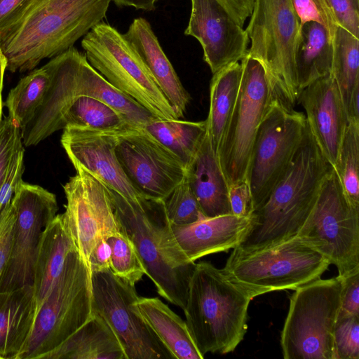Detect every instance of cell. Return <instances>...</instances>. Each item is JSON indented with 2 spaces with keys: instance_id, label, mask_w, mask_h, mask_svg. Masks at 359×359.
I'll return each instance as SVG.
<instances>
[{
  "instance_id": "obj_1",
  "label": "cell",
  "mask_w": 359,
  "mask_h": 359,
  "mask_svg": "<svg viewBox=\"0 0 359 359\" xmlns=\"http://www.w3.org/2000/svg\"><path fill=\"white\" fill-rule=\"evenodd\" d=\"M332 169L306 124L287 170L266 201L252 212L250 225L236 248L255 250L297 236Z\"/></svg>"
},
{
  "instance_id": "obj_2",
  "label": "cell",
  "mask_w": 359,
  "mask_h": 359,
  "mask_svg": "<svg viewBox=\"0 0 359 359\" xmlns=\"http://www.w3.org/2000/svg\"><path fill=\"white\" fill-rule=\"evenodd\" d=\"M113 0H39L0 38L6 69L24 72L74 46L106 15Z\"/></svg>"
},
{
  "instance_id": "obj_3",
  "label": "cell",
  "mask_w": 359,
  "mask_h": 359,
  "mask_svg": "<svg viewBox=\"0 0 359 359\" xmlns=\"http://www.w3.org/2000/svg\"><path fill=\"white\" fill-rule=\"evenodd\" d=\"M120 229L133 242L157 292L184 309L196 263L178 245L163 200L130 201L109 189Z\"/></svg>"
},
{
  "instance_id": "obj_4",
  "label": "cell",
  "mask_w": 359,
  "mask_h": 359,
  "mask_svg": "<svg viewBox=\"0 0 359 359\" xmlns=\"http://www.w3.org/2000/svg\"><path fill=\"white\" fill-rule=\"evenodd\" d=\"M252 299L209 262L196 264L183 309L200 353L226 354L243 341Z\"/></svg>"
},
{
  "instance_id": "obj_5",
  "label": "cell",
  "mask_w": 359,
  "mask_h": 359,
  "mask_svg": "<svg viewBox=\"0 0 359 359\" xmlns=\"http://www.w3.org/2000/svg\"><path fill=\"white\" fill-rule=\"evenodd\" d=\"M330 262L299 236L255 250L233 249L225 276L252 299L282 290H295L320 278Z\"/></svg>"
},
{
  "instance_id": "obj_6",
  "label": "cell",
  "mask_w": 359,
  "mask_h": 359,
  "mask_svg": "<svg viewBox=\"0 0 359 359\" xmlns=\"http://www.w3.org/2000/svg\"><path fill=\"white\" fill-rule=\"evenodd\" d=\"M92 316L91 273L74 249L38 310L29 337L15 359H42Z\"/></svg>"
},
{
  "instance_id": "obj_7",
  "label": "cell",
  "mask_w": 359,
  "mask_h": 359,
  "mask_svg": "<svg viewBox=\"0 0 359 359\" xmlns=\"http://www.w3.org/2000/svg\"><path fill=\"white\" fill-rule=\"evenodd\" d=\"M341 294L338 276L294 290L280 334L285 359H333V332Z\"/></svg>"
},
{
  "instance_id": "obj_8",
  "label": "cell",
  "mask_w": 359,
  "mask_h": 359,
  "mask_svg": "<svg viewBox=\"0 0 359 359\" xmlns=\"http://www.w3.org/2000/svg\"><path fill=\"white\" fill-rule=\"evenodd\" d=\"M90 65L108 82L161 119L179 118L154 77L123 34L100 22L83 38Z\"/></svg>"
},
{
  "instance_id": "obj_9",
  "label": "cell",
  "mask_w": 359,
  "mask_h": 359,
  "mask_svg": "<svg viewBox=\"0 0 359 359\" xmlns=\"http://www.w3.org/2000/svg\"><path fill=\"white\" fill-rule=\"evenodd\" d=\"M245 29L248 54L264 65L278 97L291 107L297 99L294 50L300 22L291 0H255Z\"/></svg>"
},
{
  "instance_id": "obj_10",
  "label": "cell",
  "mask_w": 359,
  "mask_h": 359,
  "mask_svg": "<svg viewBox=\"0 0 359 359\" xmlns=\"http://www.w3.org/2000/svg\"><path fill=\"white\" fill-rule=\"evenodd\" d=\"M242 76L236 106L217 153L228 187L247 181L259 125L275 97L262 63L248 53L241 60Z\"/></svg>"
},
{
  "instance_id": "obj_11",
  "label": "cell",
  "mask_w": 359,
  "mask_h": 359,
  "mask_svg": "<svg viewBox=\"0 0 359 359\" xmlns=\"http://www.w3.org/2000/svg\"><path fill=\"white\" fill-rule=\"evenodd\" d=\"M297 236L334 264L339 276L359 269V208L347 199L334 168Z\"/></svg>"
},
{
  "instance_id": "obj_12",
  "label": "cell",
  "mask_w": 359,
  "mask_h": 359,
  "mask_svg": "<svg viewBox=\"0 0 359 359\" xmlns=\"http://www.w3.org/2000/svg\"><path fill=\"white\" fill-rule=\"evenodd\" d=\"M306 127L304 113L275 97L258 128L249 165L253 211L266 201L287 170Z\"/></svg>"
},
{
  "instance_id": "obj_13",
  "label": "cell",
  "mask_w": 359,
  "mask_h": 359,
  "mask_svg": "<svg viewBox=\"0 0 359 359\" xmlns=\"http://www.w3.org/2000/svg\"><path fill=\"white\" fill-rule=\"evenodd\" d=\"M93 313L110 325L126 359L173 358L134 306L139 296L135 285L110 269L91 273Z\"/></svg>"
},
{
  "instance_id": "obj_14",
  "label": "cell",
  "mask_w": 359,
  "mask_h": 359,
  "mask_svg": "<svg viewBox=\"0 0 359 359\" xmlns=\"http://www.w3.org/2000/svg\"><path fill=\"white\" fill-rule=\"evenodd\" d=\"M16 210L8 262L0 279V292L32 285L37 247L46 226L56 216V196L23 181L12 198Z\"/></svg>"
},
{
  "instance_id": "obj_15",
  "label": "cell",
  "mask_w": 359,
  "mask_h": 359,
  "mask_svg": "<svg viewBox=\"0 0 359 359\" xmlns=\"http://www.w3.org/2000/svg\"><path fill=\"white\" fill-rule=\"evenodd\" d=\"M115 151L131 184L145 198L163 200L187 175L182 161L144 128L116 132Z\"/></svg>"
},
{
  "instance_id": "obj_16",
  "label": "cell",
  "mask_w": 359,
  "mask_h": 359,
  "mask_svg": "<svg viewBox=\"0 0 359 359\" xmlns=\"http://www.w3.org/2000/svg\"><path fill=\"white\" fill-rule=\"evenodd\" d=\"M74 168L76 174L63 187L67 204L62 215L76 248L88 266L96 244L120 227L108 188L86 169Z\"/></svg>"
},
{
  "instance_id": "obj_17",
  "label": "cell",
  "mask_w": 359,
  "mask_h": 359,
  "mask_svg": "<svg viewBox=\"0 0 359 359\" xmlns=\"http://www.w3.org/2000/svg\"><path fill=\"white\" fill-rule=\"evenodd\" d=\"M191 11L184 34L196 38L203 60L213 74L241 61L248 53L245 29L217 0H191Z\"/></svg>"
},
{
  "instance_id": "obj_18",
  "label": "cell",
  "mask_w": 359,
  "mask_h": 359,
  "mask_svg": "<svg viewBox=\"0 0 359 359\" xmlns=\"http://www.w3.org/2000/svg\"><path fill=\"white\" fill-rule=\"evenodd\" d=\"M116 132L67 128L60 142L74 168L86 169L107 188L137 202L144 196L131 184L117 158Z\"/></svg>"
},
{
  "instance_id": "obj_19",
  "label": "cell",
  "mask_w": 359,
  "mask_h": 359,
  "mask_svg": "<svg viewBox=\"0 0 359 359\" xmlns=\"http://www.w3.org/2000/svg\"><path fill=\"white\" fill-rule=\"evenodd\" d=\"M297 102L305 110L306 124L320 151L334 168L348 119L332 74L301 90Z\"/></svg>"
},
{
  "instance_id": "obj_20",
  "label": "cell",
  "mask_w": 359,
  "mask_h": 359,
  "mask_svg": "<svg viewBox=\"0 0 359 359\" xmlns=\"http://www.w3.org/2000/svg\"><path fill=\"white\" fill-rule=\"evenodd\" d=\"M250 225V217L233 214L205 218L187 225H171L175 238L191 262L236 248Z\"/></svg>"
},
{
  "instance_id": "obj_21",
  "label": "cell",
  "mask_w": 359,
  "mask_h": 359,
  "mask_svg": "<svg viewBox=\"0 0 359 359\" xmlns=\"http://www.w3.org/2000/svg\"><path fill=\"white\" fill-rule=\"evenodd\" d=\"M123 36L138 53L179 118L183 117L191 97L162 49L150 23L144 18H135Z\"/></svg>"
},
{
  "instance_id": "obj_22",
  "label": "cell",
  "mask_w": 359,
  "mask_h": 359,
  "mask_svg": "<svg viewBox=\"0 0 359 359\" xmlns=\"http://www.w3.org/2000/svg\"><path fill=\"white\" fill-rule=\"evenodd\" d=\"M74 249L76 248L63 215H56L43 229L35 255L32 281L34 318Z\"/></svg>"
},
{
  "instance_id": "obj_23",
  "label": "cell",
  "mask_w": 359,
  "mask_h": 359,
  "mask_svg": "<svg viewBox=\"0 0 359 359\" xmlns=\"http://www.w3.org/2000/svg\"><path fill=\"white\" fill-rule=\"evenodd\" d=\"M187 176L205 217L232 214L229 187L208 133L187 168Z\"/></svg>"
},
{
  "instance_id": "obj_24",
  "label": "cell",
  "mask_w": 359,
  "mask_h": 359,
  "mask_svg": "<svg viewBox=\"0 0 359 359\" xmlns=\"http://www.w3.org/2000/svg\"><path fill=\"white\" fill-rule=\"evenodd\" d=\"M42 359H126L116 334L99 314L91 318Z\"/></svg>"
},
{
  "instance_id": "obj_25",
  "label": "cell",
  "mask_w": 359,
  "mask_h": 359,
  "mask_svg": "<svg viewBox=\"0 0 359 359\" xmlns=\"http://www.w3.org/2000/svg\"><path fill=\"white\" fill-rule=\"evenodd\" d=\"M34 320L32 285L0 292V359H15L29 337Z\"/></svg>"
},
{
  "instance_id": "obj_26",
  "label": "cell",
  "mask_w": 359,
  "mask_h": 359,
  "mask_svg": "<svg viewBox=\"0 0 359 359\" xmlns=\"http://www.w3.org/2000/svg\"><path fill=\"white\" fill-rule=\"evenodd\" d=\"M137 312L173 358L203 359L186 322L157 297H141L134 303Z\"/></svg>"
},
{
  "instance_id": "obj_27",
  "label": "cell",
  "mask_w": 359,
  "mask_h": 359,
  "mask_svg": "<svg viewBox=\"0 0 359 359\" xmlns=\"http://www.w3.org/2000/svg\"><path fill=\"white\" fill-rule=\"evenodd\" d=\"M294 61L298 93L314 81L331 74L333 42L328 29L313 21L302 25Z\"/></svg>"
},
{
  "instance_id": "obj_28",
  "label": "cell",
  "mask_w": 359,
  "mask_h": 359,
  "mask_svg": "<svg viewBox=\"0 0 359 359\" xmlns=\"http://www.w3.org/2000/svg\"><path fill=\"white\" fill-rule=\"evenodd\" d=\"M242 65L238 62L213 74L210 85V108L206 121L207 133L217 153L238 99Z\"/></svg>"
},
{
  "instance_id": "obj_29",
  "label": "cell",
  "mask_w": 359,
  "mask_h": 359,
  "mask_svg": "<svg viewBox=\"0 0 359 359\" xmlns=\"http://www.w3.org/2000/svg\"><path fill=\"white\" fill-rule=\"evenodd\" d=\"M177 156L187 169L191 164L206 135V121H189L154 118L144 128Z\"/></svg>"
},
{
  "instance_id": "obj_30",
  "label": "cell",
  "mask_w": 359,
  "mask_h": 359,
  "mask_svg": "<svg viewBox=\"0 0 359 359\" xmlns=\"http://www.w3.org/2000/svg\"><path fill=\"white\" fill-rule=\"evenodd\" d=\"M131 126L117 111L105 102L88 96L76 97L67 107L58 130L78 128L102 132L123 130Z\"/></svg>"
},
{
  "instance_id": "obj_31",
  "label": "cell",
  "mask_w": 359,
  "mask_h": 359,
  "mask_svg": "<svg viewBox=\"0 0 359 359\" xmlns=\"http://www.w3.org/2000/svg\"><path fill=\"white\" fill-rule=\"evenodd\" d=\"M332 42V74L348 116L352 97L359 88V39L337 26L333 33Z\"/></svg>"
},
{
  "instance_id": "obj_32",
  "label": "cell",
  "mask_w": 359,
  "mask_h": 359,
  "mask_svg": "<svg viewBox=\"0 0 359 359\" xmlns=\"http://www.w3.org/2000/svg\"><path fill=\"white\" fill-rule=\"evenodd\" d=\"M50 82L49 73L43 65L22 78L12 88L4 105L8 116L21 130L32 118L41 104Z\"/></svg>"
},
{
  "instance_id": "obj_33",
  "label": "cell",
  "mask_w": 359,
  "mask_h": 359,
  "mask_svg": "<svg viewBox=\"0 0 359 359\" xmlns=\"http://www.w3.org/2000/svg\"><path fill=\"white\" fill-rule=\"evenodd\" d=\"M334 170L347 199L359 208V122L348 121Z\"/></svg>"
},
{
  "instance_id": "obj_34",
  "label": "cell",
  "mask_w": 359,
  "mask_h": 359,
  "mask_svg": "<svg viewBox=\"0 0 359 359\" xmlns=\"http://www.w3.org/2000/svg\"><path fill=\"white\" fill-rule=\"evenodd\" d=\"M106 240L111 250L110 270L119 278L135 285L146 275V269L135 244L121 229Z\"/></svg>"
},
{
  "instance_id": "obj_35",
  "label": "cell",
  "mask_w": 359,
  "mask_h": 359,
  "mask_svg": "<svg viewBox=\"0 0 359 359\" xmlns=\"http://www.w3.org/2000/svg\"><path fill=\"white\" fill-rule=\"evenodd\" d=\"M163 202L171 225H187L206 218L191 190L187 175Z\"/></svg>"
},
{
  "instance_id": "obj_36",
  "label": "cell",
  "mask_w": 359,
  "mask_h": 359,
  "mask_svg": "<svg viewBox=\"0 0 359 359\" xmlns=\"http://www.w3.org/2000/svg\"><path fill=\"white\" fill-rule=\"evenodd\" d=\"M359 358V315L339 311L333 332V359Z\"/></svg>"
},
{
  "instance_id": "obj_37",
  "label": "cell",
  "mask_w": 359,
  "mask_h": 359,
  "mask_svg": "<svg viewBox=\"0 0 359 359\" xmlns=\"http://www.w3.org/2000/svg\"><path fill=\"white\" fill-rule=\"evenodd\" d=\"M300 26L313 21L325 27L333 36L338 26L326 0H291Z\"/></svg>"
},
{
  "instance_id": "obj_38",
  "label": "cell",
  "mask_w": 359,
  "mask_h": 359,
  "mask_svg": "<svg viewBox=\"0 0 359 359\" xmlns=\"http://www.w3.org/2000/svg\"><path fill=\"white\" fill-rule=\"evenodd\" d=\"M22 144L20 128L9 116L5 117L0 128V187L12 157Z\"/></svg>"
},
{
  "instance_id": "obj_39",
  "label": "cell",
  "mask_w": 359,
  "mask_h": 359,
  "mask_svg": "<svg viewBox=\"0 0 359 359\" xmlns=\"http://www.w3.org/2000/svg\"><path fill=\"white\" fill-rule=\"evenodd\" d=\"M24 147L20 144L15 151L0 187V213L11 203L24 172Z\"/></svg>"
},
{
  "instance_id": "obj_40",
  "label": "cell",
  "mask_w": 359,
  "mask_h": 359,
  "mask_svg": "<svg viewBox=\"0 0 359 359\" xmlns=\"http://www.w3.org/2000/svg\"><path fill=\"white\" fill-rule=\"evenodd\" d=\"M338 26L359 39V0H326Z\"/></svg>"
},
{
  "instance_id": "obj_41",
  "label": "cell",
  "mask_w": 359,
  "mask_h": 359,
  "mask_svg": "<svg viewBox=\"0 0 359 359\" xmlns=\"http://www.w3.org/2000/svg\"><path fill=\"white\" fill-rule=\"evenodd\" d=\"M15 219V206L11 200L0 213V279L8 260Z\"/></svg>"
},
{
  "instance_id": "obj_42",
  "label": "cell",
  "mask_w": 359,
  "mask_h": 359,
  "mask_svg": "<svg viewBox=\"0 0 359 359\" xmlns=\"http://www.w3.org/2000/svg\"><path fill=\"white\" fill-rule=\"evenodd\" d=\"M39 0H0V38L15 25Z\"/></svg>"
},
{
  "instance_id": "obj_43",
  "label": "cell",
  "mask_w": 359,
  "mask_h": 359,
  "mask_svg": "<svg viewBox=\"0 0 359 359\" xmlns=\"http://www.w3.org/2000/svg\"><path fill=\"white\" fill-rule=\"evenodd\" d=\"M229 201L233 215L250 217L253 208L248 182H241L229 186Z\"/></svg>"
},
{
  "instance_id": "obj_44",
  "label": "cell",
  "mask_w": 359,
  "mask_h": 359,
  "mask_svg": "<svg viewBox=\"0 0 359 359\" xmlns=\"http://www.w3.org/2000/svg\"><path fill=\"white\" fill-rule=\"evenodd\" d=\"M340 278L341 280L340 311L359 315V269Z\"/></svg>"
},
{
  "instance_id": "obj_45",
  "label": "cell",
  "mask_w": 359,
  "mask_h": 359,
  "mask_svg": "<svg viewBox=\"0 0 359 359\" xmlns=\"http://www.w3.org/2000/svg\"><path fill=\"white\" fill-rule=\"evenodd\" d=\"M111 254V248L106 238L101 239L89 257L88 266L90 273L110 269Z\"/></svg>"
},
{
  "instance_id": "obj_46",
  "label": "cell",
  "mask_w": 359,
  "mask_h": 359,
  "mask_svg": "<svg viewBox=\"0 0 359 359\" xmlns=\"http://www.w3.org/2000/svg\"><path fill=\"white\" fill-rule=\"evenodd\" d=\"M241 27L251 15L255 0H217Z\"/></svg>"
},
{
  "instance_id": "obj_47",
  "label": "cell",
  "mask_w": 359,
  "mask_h": 359,
  "mask_svg": "<svg viewBox=\"0 0 359 359\" xmlns=\"http://www.w3.org/2000/svg\"><path fill=\"white\" fill-rule=\"evenodd\" d=\"M158 0H113L118 6H131L136 9L153 11Z\"/></svg>"
},
{
  "instance_id": "obj_48",
  "label": "cell",
  "mask_w": 359,
  "mask_h": 359,
  "mask_svg": "<svg viewBox=\"0 0 359 359\" xmlns=\"http://www.w3.org/2000/svg\"><path fill=\"white\" fill-rule=\"evenodd\" d=\"M6 69V60L0 49V81H4V76Z\"/></svg>"
},
{
  "instance_id": "obj_49",
  "label": "cell",
  "mask_w": 359,
  "mask_h": 359,
  "mask_svg": "<svg viewBox=\"0 0 359 359\" xmlns=\"http://www.w3.org/2000/svg\"><path fill=\"white\" fill-rule=\"evenodd\" d=\"M3 82L4 81H0V128L2 123V107H3V102H2V89H3Z\"/></svg>"
}]
</instances>
